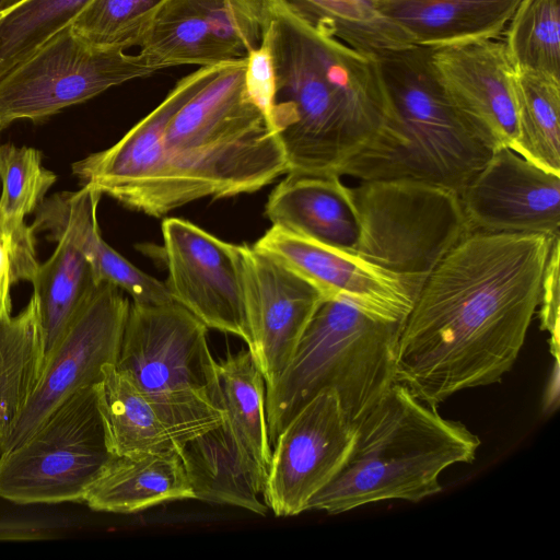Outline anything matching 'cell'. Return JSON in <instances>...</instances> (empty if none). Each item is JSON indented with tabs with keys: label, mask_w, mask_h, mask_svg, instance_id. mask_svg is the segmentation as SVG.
<instances>
[{
	"label": "cell",
	"mask_w": 560,
	"mask_h": 560,
	"mask_svg": "<svg viewBox=\"0 0 560 560\" xmlns=\"http://www.w3.org/2000/svg\"><path fill=\"white\" fill-rule=\"evenodd\" d=\"M551 377L546 388L544 406L545 411H552L558 406L559 400V358H555V366Z\"/></svg>",
	"instance_id": "obj_37"
},
{
	"label": "cell",
	"mask_w": 560,
	"mask_h": 560,
	"mask_svg": "<svg viewBox=\"0 0 560 560\" xmlns=\"http://www.w3.org/2000/svg\"><path fill=\"white\" fill-rule=\"evenodd\" d=\"M559 252L560 238H557L546 262L538 304L540 327L550 335V352L555 358H559Z\"/></svg>",
	"instance_id": "obj_35"
},
{
	"label": "cell",
	"mask_w": 560,
	"mask_h": 560,
	"mask_svg": "<svg viewBox=\"0 0 560 560\" xmlns=\"http://www.w3.org/2000/svg\"><path fill=\"white\" fill-rule=\"evenodd\" d=\"M102 196L89 186L56 192L45 198L34 211L31 228L35 234L46 232L54 242L68 241L90 261L100 282L116 284L131 301L144 304L174 302L164 282L141 271L103 240L97 222Z\"/></svg>",
	"instance_id": "obj_19"
},
{
	"label": "cell",
	"mask_w": 560,
	"mask_h": 560,
	"mask_svg": "<svg viewBox=\"0 0 560 560\" xmlns=\"http://www.w3.org/2000/svg\"><path fill=\"white\" fill-rule=\"evenodd\" d=\"M265 388L264 376L248 349L217 361L215 402L250 454L268 470L272 451Z\"/></svg>",
	"instance_id": "obj_26"
},
{
	"label": "cell",
	"mask_w": 560,
	"mask_h": 560,
	"mask_svg": "<svg viewBox=\"0 0 560 560\" xmlns=\"http://www.w3.org/2000/svg\"><path fill=\"white\" fill-rule=\"evenodd\" d=\"M20 0H0V13L4 12Z\"/></svg>",
	"instance_id": "obj_38"
},
{
	"label": "cell",
	"mask_w": 560,
	"mask_h": 560,
	"mask_svg": "<svg viewBox=\"0 0 560 560\" xmlns=\"http://www.w3.org/2000/svg\"><path fill=\"white\" fill-rule=\"evenodd\" d=\"M253 246L305 279L324 299L346 300L373 316L404 322L415 302L394 275L282 226L272 224Z\"/></svg>",
	"instance_id": "obj_18"
},
{
	"label": "cell",
	"mask_w": 560,
	"mask_h": 560,
	"mask_svg": "<svg viewBox=\"0 0 560 560\" xmlns=\"http://www.w3.org/2000/svg\"><path fill=\"white\" fill-rule=\"evenodd\" d=\"M470 232L560 237V175L497 149L459 195Z\"/></svg>",
	"instance_id": "obj_15"
},
{
	"label": "cell",
	"mask_w": 560,
	"mask_h": 560,
	"mask_svg": "<svg viewBox=\"0 0 560 560\" xmlns=\"http://www.w3.org/2000/svg\"><path fill=\"white\" fill-rule=\"evenodd\" d=\"M267 0H167L139 47L159 70L247 59L261 40Z\"/></svg>",
	"instance_id": "obj_13"
},
{
	"label": "cell",
	"mask_w": 560,
	"mask_h": 560,
	"mask_svg": "<svg viewBox=\"0 0 560 560\" xmlns=\"http://www.w3.org/2000/svg\"><path fill=\"white\" fill-rule=\"evenodd\" d=\"M194 497L265 515L267 469L250 454L226 418L178 446Z\"/></svg>",
	"instance_id": "obj_20"
},
{
	"label": "cell",
	"mask_w": 560,
	"mask_h": 560,
	"mask_svg": "<svg viewBox=\"0 0 560 560\" xmlns=\"http://www.w3.org/2000/svg\"><path fill=\"white\" fill-rule=\"evenodd\" d=\"M162 236L168 272L164 283L172 300L208 328L237 336L249 349L241 245L179 218L162 222Z\"/></svg>",
	"instance_id": "obj_12"
},
{
	"label": "cell",
	"mask_w": 560,
	"mask_h": 560,
	"mask_svg": "<svg viewBox=\"0 0 560 560\" xmlns=\"http://www.w3.org/2000/svg\"><path fill=\"white\" fill-rule=\"evenodd\" d=\"M355 440L335 389L312 398L283 428L271 447L265 501L277 516L306 510L310 500L346 464Z\"/></svg>",
	"instance_id": "obj_14"
},
{
	"label": "cell",
	"mask_w": 560,
	"mask_h": 560,
	"mask_svg": "<svg viewBox=\"0 0 560 560\" xmlns=\"http://www.w3.org/2000/svg\"><path fill=\"white\" fill-rule=\"evenodd\" d=\"M167 0H92L71 24L84 43L106 49L139 46Z\"/></svg>",
	"instance_id": "obj_32"
},
{
	"label": "cell",
	"mask_w": 560,
	"mask_h": 560,
	"mask_svg": "<svg viewBox=\"0 0 560 560\" xmlns=\"http://www.w3.org/2000/svg\"><path fill=\"white\" fill-rule=\"evenodd\" d=\"M430 61L446 97L495 150H513L518 137L517 70L503 39L431 50Z\"/></svg>",
	"instance_id": "obj_17"
},
{
	"label": "cell",
	"mask_w": 560,
	"mask_h": 560,
	"mask_svg": "<svg viewBox=\"0 0 560 560\" xmlns=\"http://www.w3.org/2000/svg\"><path fill=\"white\" fill-rule=\"evenodd\" d=\"M285 175L266 203L272 224L355 254L360 222L351 187L339 176Z\"/></svg>",
	"instance_id": "obj_21"
},
{
	"label": "cell",
	"mask_w": 560,
	"mask_h": 560,
	"mask_svg": "<svg viewBox=\"0 0 560 560\" xmlns=\"http://www.w3.org/2000/svg\"><path fill=\"white\" fill-rule=\"evenodd\" d=\"M351 189L360 222L355 254L397 277L416 300L470 233L459 195L416 180H366Z\"/></svg>",
	"instance_id": "obj_8"
},
{
	"label": "cell",
	"mask_w": 560,
	"mask_h": 560,
	"mask_svg": "<svg viewBox=\"0 0 560 560\" xmlns=\"http://www.w3.org/2000/svg\"><path fill=\"white\" fill-rule=\"evenodd\" d=\"M521 0H382L384 15L416 47H455L502 35Z\"/></svg>",
	"instance_id": "obj_22"
},
{
	"label": "cell",
	"mask_w": 560,
	"mask_h": 560,
	"mask_svg": "<svg viewBox=\"0 0 560 560\" xmlns=\"http://www.w3.org/2000/svg\"><path fill=\"white\" fill-rule=\"evenodd\" d=\"M92 0H20L0 13V78L71 26Z\"/></svg>",
	"instance_id": "obj_30"
},
{
	"label": "cell",
	"mask_w": 560,
	"mask_h": 560,
	"mask_svg": "<svg viewBox=\"0 0 560 560\" xmlns=\"http://www.w3.org/2000/svg\"><path fill=\"white\" fill-rule=\"evenodd\" d=\"M56 179V174L42 165L37 149L0 144V217L24 221L44 201Z\"/></svg>",
	"instance_id": "obj_33"
},
{
	"label": "cell",
	"mask_w": 560,
	"mask_h": 560,
	"mask_svg": "<svg viewBox=\"0 0 560 560\" xmlns=\"http://www.w3.org/2000/svg\"><path fill=\"white\" fill-rule=\"evenodd\" d=\"M262 38L275 73L270 122L287 174L342 177L386 121L377 57L310 22L287 0H267Z\"/></svg>",
	"instance_id": "obj_3"
},
{
	"label": "cell",
	"mask_w": 560,
	"mask_h": 560,
	"mask_svg": "<svg viewBox=\"0 0 560 560\" xmlns=\"http://www.w3.org/2000/svg\"><path fill=\"white\" fill-rule=\"evenodd\" d=\"M56 243L32 282L39 303L45 355L101 283L79 249L66 240Z\"/></svg>",
	"instance_id": "obj_27"
},
{
	"label": "cell",
	"mask_w": 560,
	"mask_h": 560,
	"mask_svg": "<svg viewBox=\"0 0 560 560\" xmlns=\"http://www.w3.org/2000/svg\"><path fill=\"white\" fill-rule=\"evenodd\" d=\"M97 392L115 455L178 450L171 429L158 410L115 364L105 366Z\"/></svg>",
	"instance_id": "obj_24"
},
{
	"label": "cell",
	"mask_w": 560,
	"mask_h": 560,
	"mask_svg": "<svg viewBox=\"0 0 560 560\" xmlns=\"http://www.w3.org/2000/svg\"><path fill=\"white\" fill-rule=\"evenodd\" d=\"M504 34L517 71L560 78V0H521Z\"/></svg>",
	"instance_id": "obj_31"
},
{
	"label": "cell",
	"mask_w": 560,
	"mask_h": 560,
	"mask_svg": "<svg viewBox=\"0 0 560 560\" xmlns=\"http://www.w3.org/2000/svg\"><path fill=\"white\" fill-rule=\"evenodd\" d=\"M431 50L409 47L376 56L387 101L375 140L341 176L366 180H416L458 195L495 149L458 114L438 82Z\"/></svg>",
	"instance_id": "obj_5"
},
{
	"label": "cell",
	"mask_w": 560,
	"mask_h": 560,
	"mask_svg": "<svg viewBox=\"0 0 560 560\" xmlns=\"http://www.w3.org/2000/svg\"><path fill=\"white\" fill-rule=\"evenodd\" d=\"M402 322L373 316L341 299H324L289 363L266 386L270 445L318 393L336 390L347 418L357 424L396 383Z\"/></svg>",
	"instance_id": "obj_6"
},
{
	"label": "cell",
	"mask_w": 560,
	"mask_h": 560,
	"mask_svg": "<svg viewBox=\"0 0 560 560\" xmlns=\"http://www.w3.org/2000/svg\"><path fill=\"white\" fill-rule=\"evenodd\" d=\"M158 71L140 52L93 47L69 26L0 78V129L15 120L45 119Z\"/></svg>",
	"instance_id": "obj_10"
},
{
	"label": "cell",
	"mask_w": 560,
	"mask_h": 560,
	"mask_svg": "<svg viewBox=\"0 0 560 560\" xmlns=\"http://www.w3.org/2000/svg\"><path fill=\"white\" fill-rule=\"evenodd\" d=\"M207 331L176 302L130 301L115 368L154 406L178 446L225 418Z\"/></svg>",
	"instance_id": "obj_7"
},
{
	"label": "cell",
	"mask_w": 560,
	"mask_h": 560,
	"mask_svg": "<svg viewBox=\"0 0 560 560\" xmlns=\"http://www.w3.org/2000/svg\"><path fill=\"white\" fill-rule=\"evenodd\" d=\"M38 268L31 225L0 217V320L11 317L12 287L20 281L32 283Z\"/></svg>",
	"instance_id": "obj_34"
},
{
	"label": "cell",
	"mask_w": 560,
	"mask_h": 560,
	"mask_svg": "<svg viewBox=\"0 0 560 560\" xmlns=\"http://www.w3.org/2000/svg\"><path fill=\"white\" fill-rule=\"evenodd\" d=\"M241 250L248 350L269 386L289 363L324 296L268 254L245 244Z\"/></svg>",
	"instance_id": "obj_16"
},
{
	"label": "cell",
	"mask_w": 560,
	"mask_h": 560,
	"mask_svg": "<svg viewBox=\"0 0 560 560\" xmlns=\"http://www.w3.org/2000/svg\"><path fill=\"white\" fill-rule=\"evenodd\" d=\"M245 82L249 95L270 121L276 86L271 57L264 38L247 57Z\"/></svg>",
	"instance_id": "obj_36"
},
{
	"label": "cell",
	"mask_w": 560,
	"mask_h": 560,
	"mask_svg": "<svg viewBox=\"0 0 560 560\" xmlns=\"http://www.w3.org/2000/svg\"><path fill=\"white\" fill-rule=\"evenodd\" d=\"M518 137L513 151L560 175V78L517 71Z\"/></svg>",
	"instance_id": "obj_28"
},
{
	"label": "cell",
	"mask_w": 560,
	"mask_h": 560,
	"mask_svg": "<svg viewBox=\"0 0 560 560\" xmlns=\"http://www.w3.org/2000/svg\"><path fill=\"white\" fill-rule=\"evenodd\" d=\"M480 439L395 383L355 424L352 451L306 510L338 514L386 501H421L442 490V471L475 459Z\"/></svg>",
	"instance_id": "obj_4"
},
{
	"label": "cell",
	"mask_w": 560,
	"mask_h": 560,
	"mask_svg": "<svg viewBox=\"0 0 560 560\" xmlns=\"http://www.w3.org/2000/svg\"><path fill=\"white\" fill-rule=\"evenodd\" d=\"M310 22L370 55L416 47L383 13L382 0H287Z\"/></svg>",
	"instance_id": "obj_29"
},
{
	"label": "cell",
	"mask_w": 560,
	"mask_h": 560,
	"mask_svg": "<svg viewBox=\"0 0 560 560\" xmlns=\"http://www.w3.org/2000/svg\"><path fill=\"white\" fill-rule=\"evenodd\" d=\"M247 59L200 92L184 77L162 103L106 150L74 162L82 185L160 218L201 198L254 192L287 174L280 138L249 95Z\"/></svg>",
	"instance_id": "obj_1"
},
{
	"label": "cell",
	"mask_w": 560,
	"mask_h": 560,
	"mask_svg": "<svg viewBox=\"0 0 560 560\" xmlns=\"http://www.w3.org/2000/svg\"><path fill=\"white\" fill-rule=\"evenodd\" d=\"M557 238L466 235L428 277L402 322L396 382L436 406L500 382L525 342Z\"/></svg>",
	"instance_id": "obj_2"
},
{
	"label": "cell",
	"mask_w": 560,
	"mask_h": 560,
	"mask_svg": "<svg viewBox=\"0 0 560 560\" xmlns=\"http://www.w3.org/2000/svg\"><path fill=\"white\" fill-rule=\"evenodd\" d=\"M44 358L39 303L33 292L18 315L0 320V441L30 398Z\"/></svg>",
	"instance_id": "obj_25"
},
{
	"label": "cell",
	"mask_w": 560,
	"mask_h": 560,
	"mask_svg": "<svg viewBox=\"0 0 560 560\" xmlns=\"http://www.w3.org/2000/svg\"><path fill=\"white\" fill-rule=\"evenodd\" d=\"M195 499L178 450L117 455L89 490L92 510L135 513L160 503Z\"/></svg>",
	"instance_id": "obj_23"
},
{
	"label": "cell",
	"mask_w": 560,
	"mask_h": 560,
	"mask_svg": "<svg viewBox=\"0 0 560 560\" xmlns=\"http://www.w3.org/2000/svg\"><path fill=\"white\" fill-rule=\"evenodd\" d=\"M97 385L72 392L23 442L0 453V498L18 504L84 502L117 456Z\"/></svg>",
	"instance_id": "obj_9"
},
{
	"label": "cell",
	"mask_w": 560,
	"mask_h": 560,
	"mask_svg": "<svg viewBox=\"0 0 560 560\" xmlns=\"http://www.w3.org/2000/svg\"><path fill=\"white\" fill-rule=\"evenodd\" d=\"M130 300L114 283L103 281L46 353L38 381L8 434L0 453L23 442L68 395L96 385L104 369L116 364Z\"/></svg>",
	"instance_id": "obj_11"
}]
</instances>
